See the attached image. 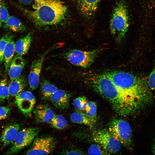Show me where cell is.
Listing matches in <instances>:
<instances>
[{
	"label": "cell",
	"mask_w": 155,
	"mask_h": 155,
	"mask_svg": "<svg viewBox=\"0 0 155 155\" xmlns=\"http://www.w3.org/2000/svg\"><path fill=\"white\" fill-rule=\"evenodd\" d=\"M7 41L3 53V61L5 71L8 72L11 61L15 52L14 36L11 33L7 34Z\"/></svg>",
	"instance_id": "cell-15"
},
{
	"label": "cell",
	"mask_w": 155,
	"mask_h": 155,
	"mask_svg": "<svg viewBox=\"0 0 155 155\" xmlns=\"http://www.w3.org/2000/svg\"><path fill=\"white\" fill-rule=\"evenodd\" d=\"M55 142L50 137H38L26 152V155H47L52 153L55 147Z\"/></svg>",
	"instance_id": "cell-9"
},
{
	"label": "cell",
	"mask_w": 155,
	"mask_h": 155,
	"mask_svg": "<svg viewBox=\"0 0 155 155\" xmlns=\"http://www.w3.org/2000/svg\"><path fill=\"white\" fill-rule=\"evenodd\" d=\"M3 27L5 29L15 32H24L26 29L20 20L13 16H9L6 21L3 24Z\"/></svg>",
	"instance_id": "cell-19"
},
{
	"label": "cell",
	"mask_w": 155,
	"mask_h": 155,
	"mask_svg": "<svg viewBox=\"0 0 155 155\" xmlns=\"http://www.w3.org/2000/svg\"><path fill=\"white\" fill-rule=\"evenodd\" d=\"M70 119L73 123L83 124L91 128L95 123L85 113L80 111L72 113L70 115Z\"/></svg>",
	"instance_id": "cell-21"
},
{
	"label": "cell",
	"mask_w": 155,
	"mask_h": 155,
	"mask_svg": "<svg viewBox=\"0 0 155 155\" xmlns=\"http://www.w3.org/2000/svg\"><path fill=\"white\" fill-rule=\"evenodd\" d=\"M20 3L27 5L30 4L34 0H18Z\"/></svg>",
	"instance_id": "cell-34"
},
{
	"label": "cell",
	"mask_w": 155,
	"mask_h": 155,
	"mask_svg": "<svg viewBox=\"0 0 155 155\" xmlns=\"http://www.w3.org/2000/svg\"><path fill=\"white\" fill-rule=\"evenodd\" d=\"M86 80L92 89L107 100L120 116H128L140 110L133 102L103 73L89 75Z\"/></svg>",
	"instance_id": "cell-1"
},
{
	"label": "cell",
	"mask_w": 155,
	"mask_h": 155,
	"mask_svg": "<svg viewBox=\"0 0 155 155\" xmlns=\"http://www.w3.org/2000/svg\"><path fill=\"white\" fill-rule=\"evenodd\" d=\"M25 65V61L21 56L16 55L13 58L8 72L11 81L20 75Z\"/></svg>",
	"instance_id": "cell-17"
},
{
	"label": "cell",
	"mask_w": 155,
	"mask_h": 155,
	"mask_svg": "<svg viewBox=\"0 0 155 155\" xmlns=\"http://www.w3.org/2000/svg\"><path fill=\"white\" fill-rule=\"evenodd\" d=\"M16 102L22 113L26 115H30L36 102L35 98L29 91L22 92L16 96Z\"/></svg>",
	"instance_id": "cell-11"
},
{
	"label": "cell",
	"mask_w": 155,
	"mask_h": 155,
	"mask_svg": "<svg viewBox=\"0 0 155 155\" xmlns=\"http://www.w3.org/2000/svg\"><path fill=\"white\" fill-rule=\"evenodd\" d=\"M148 84L151 90H155V67L147 78Z\"/></svg>",
	"instance_id": "cell-29"
},
{
	"label": "cell",
	"mask_w": 155,
	"mask_h": 155,
	"mask_svg": "<svg viewBox=\"0 0 155 155\" xmlns=\"http://www.w3.org/2000/svg\"><path fill=\"white\" fill-rule=\"evenodd\" d=\"M19 129V125L16 123L10 124L4 128L0 137V142L4 147L13 142Z\"/></svg>",
	"instance_id": "cell-16"
},
{
	"label": "cell",
	"mask_w": 155,
	"mask_h": 155,
	"mask_svg": "<svg viewBox=\"0 0 155 155\" xmlns=\"http://www.w3.org/2000/svg\"><path fill=\"white\" fill-rule=\"evenodd\" d=\"M25 85L24 78L20 76L18 78L11 81L9 84V91L10 96H16L22 92Z\"/></svg>",
	"instance_id": "cell-20"
},
{
	"label": "cell",
	"mask_w": 155,
	"mask_h": 155,
	"mask_svg": "<svg viewBox=\"0 0 155 155\" xmlns=\"http://www.w3.org/2000/svg\"><path fill=\"white\" fill-rule=\"evenodd\" d=\"M71 95L62 90H58L50 97V99L53 104L57 108L64 109L69 106Z\"/></svg>",
	"instance_id": "cell-14"
},
{
	"label": "cell",
	"mask_w": 155,
	"mask_h": 155,
	"mask_svg": "<svg viewBox=\"0 0 155 155\" xmlns=\"http://www.w3.org/2000/svg\"><path fill=\"white\" fill-rule=\"evenodd\" d=\"M108 129L121 144L127 148H131L132 142V133L128 122L121 119H114L108 124Z\"/></svg>",
	"instance_id": "cell-5"
},
{
	"label": "cell",
	"mask_w": 155,
	"mask_h": 155,
	"mask_svg": "<svg viewBox=\"0 0 155 155\" xmlns=\"http://www.w3.org/2000/svg\"><path fill=\"white\" fill-rule=\"evenodd\" d=\"M50 124L51 126L54 128L62 129L67 126L68 122L63 116L57 115H55Z\"/></svg>",
	"instance_id": "cell-23"
},
{
	"label": "cell",
	"mask_w": 155,
	"mask_h": 155,
	"mask_svg": "<svg viewBox=\"0 0 155 155\" xmlns=\"http://www.w3.org/2000/svg\"><path fill=\"white\" fill-rule=\"evenodd\" d=\"M92 136L94 142L101 146L109 153H115L121 149V144L110 134L108 129L96 130Z\"/></svg>",
	"instance_id": "cell-7"
},
{
	"label": "cell",
	"mask_w": 155,
	"mask_h": 155,
	"mask_svg": "<svg viewBox=\"0 0 155 155\" xmlns=\"http://www.w3.org/2000/svg\"><path fill=\"white\" fill-rule=\"evenodd\" d=\"M136 105L140 110L149 104L152 99L147 79L129 72L109 71L103 73Z\"/></svg>",
	"instance_id": "cell-2"
},
{
	"label": "cell",
	"mask_w": 155,
	"mask_h": 155,
	"mask_svg": "<svg viewBox=\"0 0 155 155\" xmlns=\"http://www.w3.org/2000/svg\"><path fill=\"white\" fill-rule=\"evenodd\" d=\"M32 40V34L29 32L17 40L15 43L16 55L22 56L26 54L30 46Z\"/></svg>",
	"instance_id": "cell-18"
},
{
	"label": "cell",
	"mask_w": 155,
	"mask_h": 155,
	"mask_svg": "<svg viewBox=\"0 0 155 155\" xmlns=\"http://www.w3.org/2000/svg\"><path fill=\"white\" fill-rule=\"evenodd\" d=\"M51 49H49L32 62L28 76L29 85L32 90L35 89L38 86L44 60L46 54Z\"/></svg>",
	"instance_id": "cell-10"
},
{
	"label": "cell",
	"mask_w": 155,
	"mask_h": 155,
	"mask_svg": "<svg viewBox=\"0 0 155 155\" xmlns=\"http://www.w3.org/2000/svg\"><path fill=\"white\" fill-rule=\"evenodd\" d=\"M97 108V105L95 102L88 101L84 110L85 114L94 123L96 120Z\"/></svg>",
	"instance_id": "cell-24"
},
{
	"label": "cell",
	"mask_w": 155,
	"mask_h": 155,
	"mask_svg": "<svg viewBox=\"0 0 155 155\" xmlns=\"http://www.w3.org/2000/svg\"><path fill=\"white\" fill-rule=\"evenodd\" d=\"M33 113L38 122L50 123L55 115L54 112L48 106L40 104L34 108Z\"/></svg>",
	"instance_id": "cell-13"
},
{
	"label": "cell",
	"mask_w": 155,
	"mask_h": 155,
	"mask_svg": "<svg viewBox=\"0 0 155 155\" xmlns=\"http://www.w3.org/2000/svg\"><path fill=\"white\" fill-rule=\"evenodd\" d=\"M39 131L38 128L30 127L23 129L18 133L11 147L6 154H16L30 144Z\"/></svg>",
	"instance_id": "cell-8"
},
{
	"label": "cell",
	"mask_w": 155,
	"mask_h": 155,
	"mask_svg": "<svg viewBox=\"0 0 155 155\" xmlns=\"http://www.w3.org/2000/svg\"><path fill=\"white\" fill-rule=\"evenodd\" d=\"M33 11H27L28 17L36 25H55L65 18L67 8L61 0H34Z\"/></svg>",
	"instance_id": "cell-3"
},
{
	"label": "cell",
	"mask_w": 155,
	"mask_h": 155,
	"mask_svg": "<svg viewBox=\"0 0 155 155\" xmlns=\"http://www.w3.org/2000/svg\"><path fill=\"white\" fill-rule=\"evenodd\" d=\"M10 109L7 106L0 107V121L5 119L10 112Z\"/></svg>",
	"instance_id": "cell-31"
},
{
	"label": "cell",
	"mask_w": 155,
	"mask_h": 155,
	"mask_svg": "<svg viewBox=\"0 0 155 155\" xmlns=\"http://www.w3.org/2000/svg\"><path fill=\"white\" fill-rule=\"evenodd\" d=\"M129 16L125 0H116L110 18V28L113 37L117 42L121 41L128 31Z\"/></svg>",
	"instance_id": "cell-4"
},
{
	"label": "cell",
	"mask_w": 155,
	"mask_h": 155,
	"mask_svg": "<svg viewBox=\"0 0 155 155\" xmlns=\"http://www.w3.org/2000/svg\"><path fill=\"white\" fill-rule=\"evenodd\" d=\"M1 22L0 21V29L1 28Z\"/></svg>",
	"instance_id": "cell-36"
},
{
	"label": "cell",
	"mask_w": 155,
	"mask_h": 155,
	"mask_svg": "<svg viewBox=\"0 0 155 155\" xmlns=\"http://www.w3.org/2000/svg\"><path fill=\"white\" fill-rule=\"evenodd\" d=\"M7 80L4 78L0 81V102H3L9 96Z\"/></svg>",
	"instance_id": "cell-25"
},
{
	"label": "cell",
	"mask_w": 155,
	"mask_h": 155,
	"mask_svg": "<svg viewBox=\"0 0 155 155\" xmlns=\"http://www.w3.org/2000/svg\"><path fill=\"white\" fill-rule=\"evenodd\" d=\"M9 16L7 5L5 0H0V21L4 23Z\"/></svg>",
	"instance_id": "cell-28"
},
{
	"label": "cell",
	"mask_w": 155,
	"mask_h": 155,
	"mask_svg": "<svg viewBox=\"0 0 155 155\" xmlns=\"http://www.w3.org/2000/svg\"><path fill=\"white\" fill-rule=\"evenodd\" d=\"M58 90L56 86L46 80L43 81L40 83V93L44 100L50 99L51 96Z\"/></svg>",
	"instance_id": "cell-22"
},
{
	"label": "cell",
	"mask_w": 155,
	"mask_h": 155,
	"mask_svg": "<svg viewBox=\"0 0 155 155\" xmlns=\"http://www.w3.org/2000/svg\"><path fill=\"white\" fill-rule=\"evenodd\" d=\"M89 155H105L108 153L100 145L97 143L92 145L88 151Z\"/></svg>",
	"instance_id": "cell-27"
},
{
	"label": "cell",
	"mask_w": 155,
	"mask_h": 155,
	"mask_svg": "<svg viewBox=\"0 0 155 155\" xmlns=\"http://www.w3.org/2000/svg\"><path fill=\"white\" fill-rule=\"evenodd\" d=\"M64 154L67 155H80L83 154V152L80 150L76 149L70 150H66L64 152Z\"/></svg>",
	"instance_id": "cell-32"
},
{
	"label": "cell",
	"mask_w": 155,
	"mask_h": 155,
	"mask_svg": "<svg viewBox=\"0 0 155 155\" xmlns=\"http://www.w3.org/2000/svg\"><path fill=\"white\" fill-rule=\"evenodd\" d=\"M147 6L151 8L155 7V0H145Z\"/></svg>",
	"instance_id": "cell-33"
},
{
	"label": "cell",
	"mask_w": 155,
	"mask_h": 155,
	"mask_svg": "<svg viewBox=\"0 0 155 155\" xmlns=\"http://www.w3.org/2000/svg\"><path fill=\"white\" fill-rule=\"evenodd\" d=\"M7 34L0 38V63L3 61V53L7 41Z\"/></svg>",
	"instance_id": "cell-30"
},
{
	"label": "cell",
	"mask_w": 155,
	"mask_h": 155,
	"mask_svg": "<svg viewBox=\"0 0 155 155\" xmlns=\"http://www.w3.org/2000/svg\"><path fill=\"white\" fill-rule=\"evenodd\" d=\"M102 49H98L90 51L73 49L65 53L64 56L71 64L86 68L94 62Z\"/></svg>",
	"instance_id": "cell-6"
},
{
	"label": "cell",
	"mask_w": 155,
	"mask_h": 155,
	"mask_svg": "<svg viewBox=\"0 0 155 155\" xmlns=\"http://www.w3.org/2000/svg\"><path fill=\"white\" fill-rule=\"evenodd\" d=\"M101 0H77L78 8L81 13L89 19L95 16Z\"/></svg>",
	"instance_id": "cell-12"
},
{
	"label": "cell",
	"mask_w": 155,
	"mask_h": 155,
	"mask_svg": "<svg viewBox=\"0 0 155 155\" xmlns=\"http://www.w3.org/2000/svg\"><path fill=\"white\" fill-rule=\"evenodd\" d=\"M152 152L153 154H155V141L153 146Z\"/></svg>",
	"instance_id": "cell-35"
},
{
	"label": "cell",
	"mask_w": 155,
	"mask_h": 155,
	"mask_svg": "<svg viewBox=\"0 0 155 155\" xmlns=\"http://www.w3.org/2000/svg\"><path fill=\"white\" fill-rule=\"evenodd\" d=\"M88 102L86 97L82 96L74 99L73 100V104L75 108L78 111H84Z\"/></svg>",
	"instance_id": "cell-26"
}]
</instances>
